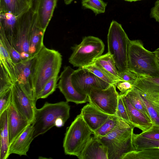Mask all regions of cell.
I'll use <instances>...</instances> for the list:
<instances>
[{
  "label": "cell",
  "instance_id": "obj_1",
  "mask_svg": "<svg viewBox=\"0 0 159 159\" xmlns=\"http://www.w3.org/2000/svg\"><path fill=\"white\" fill-rule=\"evenodd\" d=\"M62 62V56L58 51L44 45L34 57L31 77L36 101L46 83L53 77L58 75Z\"/></svg>",
  "mask_w": 159,
  "mask_h": 159
},
{
  "label": "cell",
  "instance_id": "obj_2",
  "mask_svg": "<svg viewBox=\"0 0 159 159\" xmlns=\"http://www.w3.org/2000/svg\"><path fill=\"white\" fill-rule=\"evenodd\" d=\"M128 69L138 76L159 77V63L155 54L145 48L139 40H129Z\"/></svg>",
  "mask_w": 159,
  "mask_h": 159
},
{
  "label": "cell",
  "instance_id": "obj_3",
  "mask_svg": "<svg viewBox=\"0 0 159 159\" xmlns=\"http://www.w3.org/2000/svg\"><path fill=\"white\" fill-rule=\"evenodd\" d=\"M134 128L120 119L111 133L103 137H97L107 148L108 159H120L125 153L134 150L132 143Z\"/></svg>",
  "mask_w": 159,
  "mask_h": 159
},
{
  "label": "cell",
  "instance_id": "obj_4",
  "mask_svg": "<svg viewBox=\"0 0 159 159\" xmlns=\"http://www.w3.org/2000/svg\"><path fill=\"white\" fill-rule=\"evenodd\" d=\"M70 106L67 101L52 103L46 102L39 109L36 108L32 124L34 139L55 126L56 120L62 118L65 122L70 117Z\"/></svg>",
  "mask_w": 159,
  "mask_h": 159
},
{
  "label": "cell",
  "instance_id": "obj_5",
  "mask_svg": "<svg viewBox=\"0 0 159 159\" xmlns=\"http://www.w3.org/2000/svg\"><path fill=\"white\" fill-rule=\"evenodd\" d=\"M129 40L121 25L113 20L107 35L108 52L113 57L119 73L129 69L128 51Z\"/></svg>",
  "mask_w": 159,
  "mask_h": 159
},
{
  "label": "cell",
  "instance_id": "obj_6",
  "mask_svg": "<svg viewBox=\"0 0 159 159\" xmlns=\"http://www.w3.org/2000/svg\"><path fill=\"white\" fill-rule=\"evenodd\" d=\"M94 134L81 114L78 115L66 129L63 141L66 155L78 157Z\"/></svg>",
  "mask_w": 159,
  "mask_h": 159
},
{
  "label": "cell",
  "instance_id": "obj_7",
  "mask_svg": "<svg viewBox=\"0 0 159 159\" xmlns=\"http://www.w3.org/2000/svg\"><path fill=\"white\" fill-rule=\"evenodd\" d=\"M105 45L98 37L89 36L84 37L81 43L71 47L72 52L69 62L74 67H83L93 63L102 55Z\"/></svg>",
  "mask_w": 159,
  "mask_h": 159
},
{
  "label": "cell",
  "instance_id": "obj_8",
  "mask_svg": "<svg viewBox=\"0 0 159 159\" xmlns=\"http://www.w3.org/2000/svg\"><path fill=\"white\" fill-rule=\"evenodd\" d=\"M116 88L111 84L104 89L93 88L88 95L89 102L109 115H115L119 96Z\"/></svg>",
  "mask_w": 159,
  "mask_h": 159
},
{
  "label": "cell",
  "instance_id": "obj_9",
  "mask_svg": "<svg viewBox=\"0 0 159 159\" xmlns=\"http://www.w3.org/2000/svg\"><path fill=\"white\" fill-rule=\"evenodd\" d=\"M35 13L30 8L18 16L16 28L11 44L20 56L26 53L30 54V39Z\"/></svg>",
  "mask_w": 159,
  "mask_h": 159
},
{
  "label": "cell",
  "instance_id": "obj_10",
  "mask_svg": "<svg viewBox=\"0 0 159 159\" xmlns=\"http://www.w3.org/2000/svg\"><path fill=\"white\" fill-rule=\"evenodd\" d=\"M71 80L77 92L87 95L93 88L104 89L111 85L84 67L75 70L72 74Z\"/></svg>",
  "mask_w": 159,
  "mask_h": 159
},
{
  "label": "cell",
  "instance_id": "obj_11",
  "mask_svg": "<svg viewBox=\"0 0 159 159\" xmlns=\"http://www.w3.org/2000/svg\"><path fill=\"white\" fill-rule=\"evenodd\" d=\"M75 70L70 66H66L59 77L57 88L64 96L66 101L77 104L89 102L88 95L80 93L74 88L71 77Z\"/></svg>",
  "mask_w": 159,
  "mask_h": 159
},
{
  "label": "cell",
  "instance_id": "obj_12",
  "mask_svg": "<svg viewBox=\"0 0 159 159\" xmlns=\"http://www.w3.org/2000/svg\"><path fill=\"white\" fill-rule=\"evenodd\" d=\"M34 57L15 63V73L16 83L29 97L36 103L31 77Z\"/></svg>",
  "mask_w": 159,
  "mask_h": 159
},
{
  "label": "cell",
  "instance_id": "obj_13",
  "mask_svg": "<svg viewBox=\"0 0 159 159\" xmlns=\"http://www.w3.org/2000/svg\"><path fill=\"white\" fill-rule=\"evenodd\" d=\"M12 102L18 111L30 124L33 123L36 103L20 89L17 84L12 87Z\"/></svg>",
  "mask_w": 159,
  "mask_h": 159
},
{
  "label": "cell",
  "instance_id": "obj_14",
  "mask_svg": "<svg viewBox=\"0 0 159 159\" xmlns=\"http://www.w3.org/2000/svg\"><path fill=\"white\" fill-rule=\"evenodd\" d=\"M7 109L10 145L31 124L18 111L12 102Z\"/></svg>",
  "mask_w": 159,
  "mask_h": 159
},
{
  "label": "cell",
  "instance_id": "obj_15",
  "mask_svg": "<svg viewBox=\"0 0 159 159\" xmlns=\"http://www.w3.org/2000/svg\"><path fill=\"white\" fill-rule=\"evenodd\" d=\"M119 94L122 99L132 127L140 129L142 132L152 127L153 124L152 122L133 106L123 92H120Z\"/></svg>",
  "mask_w": 159,
  "mask_h": 159
},
{
  "label": "cell",
  "instance_id": "obj_16",
  "mask_svg": "<svg viewBox=\"0 0 159 159\" xmlns=\"http://www.w3.org/2000/svg\"><path fill=\"white\" fill-rule=\"evenodd\" d=\"M80 114L86 124L93 132L102 125L110 115L89 102L81 109Z\"/></svg>",
  "mask_w": 159,
  "mask_h": 159
},
{
  "label": "cell",
  "instance_id": "obj_17",
  "mask_svg": "<svg viewBox=\"0 0 159 159\" xmlns=\"http://www.w3.org/2000/svg\"><path fill=\"white\" fill-rule=\"evenodd\" d=\"M34 128L32 124L29 125L24 131L10 145L9 156L11 154L27 156L30 144L34 139Z\"/></svg>",
  "mask_w": 159,
  "mask_h": 159
},
{
  "label": "cell",
  "instance_id": "obj_18",
  "mask_svg": "<svg viewBox=\"0 0 159 159\" xmlns=\"http://www.w3.org/2000/svg\"><path fill=\"white\" fill-rule=\"evenodd\" d=\"M78 158L79 159H108L107 149L97 137L93 135Z\"/></svg>",
  "mask_w": 159,
  "mask_h": 159
},
{
  "label": "cell",
  "instance_id": "obj_19",
  "mask_svg": "<svg viewBox=\"0 0 159 159\" xmlns=\"http://www.w3.org/2000/svg\"><path fill=\"white\" fill-rule=\"evenodd\" d=\"M58 0H40L37 13L39 27L45 32L52 16Z\"/></svg>",
  "mask_w": 159,
  "mask_h": 159
},
{
  "label": "cell",
  "instance_id": "obj_20",
  "mask_svg": "<svg viewBox=\"0 0 159 159\" xmlns=\"http://www.w3.org/2000/svg\"><path fill=\"white\" fill-rule=\"evenodd\" d=\"M45 32L39 26L37 15L35 13L32 29L31 31L29 53L32 57L35 56L44 45L43 39Z\"/></svg>",
  "mask_w": 159,
  "mask_h": 159
},
{
  "label": "cell",
  "instance_id": "obj_21",
  "mask_svg": "<svg viewBox=\"0 0 159 159\" xmlns=\"http://www.w3.org/2000/svg\"><path fill=\"white\" fill-rule=\"evenodd\" d=\"M134 86L144 97L159 93V77L138 76Z\"/></svg>",
  "mask_w": 159,
  "mask_h": 159
},
{
  "label": "cell",
  "instance_id": "obj_22",
  "mask_svg": "<svg viewBox=\"0 0 159 159\" xmlns=\"http://www.w3.org/2000/svg\"><path fill=\"white\" fill-rule=\"evenodd\" d=\"M0 159H7L9 156L10 146L8 122V109L0 115Z\"/></svg>",
  "mask_w": 159,
  "mask_h": 159
},
{
  "label": "cell",
  "instance_id": "obj_23",
  "mask_svg": "<svg viewBox=\"0 0 159 159\" xmlns=\"http://www.w3.org/2000/svg\"><path fill=\"white\" fill-rule=\"evenodd\" d=\"M30 8L28 0H0V13L18 16Z\"/></svg>",
  "mask_w": 159,
  "mask_h": 159
},
{
  "label": "cell",
  "instance_id": "obj_24",
  "mask_svg": "<svg viewBox=\"0 0 159 159\" xmlns=\"http://www.w3.org/2000/svg\"><path fill=\"white\" fill-rule=\"evenodd\" d=\"M93 63L102 67L116 82L123 80L120 76L113 57L108 52L98 57Z\"/></svg>",
  "mask_w": 159,
  "mask_h": 159
},
{
  "label": "cell",
  "instance_id": "obj_25",
  "mask_svg": "<svg viewBox=\"0 0 159 159\" xmlns=\"http://www.w3.org/2000/svg\"><path fill=\"white\" fill-rule=\"evenodd\" d=\"M19 16L10 13H0V26L2 28L10 43L16 28Z\"/></svg>",
  "mask_w": 159,
  "mask_h": 159
},
{
  "label": "cell",
  "instance_id": "obj_26",
  "mask_svg": "<svg viewBox=\"0 0 159 159\" xmlns=\"http://www.w3.org/2000/svg\"><path fill=\"white\" fill-rule=\"evenodd\" d=\"M120 159H159V148L131 151L124 154Z\"/></svg>",
  "mask_w": 159,
  "mask_h": 159
},
{
  "label": "cell",
  "instance_id": "obj_27",
  "mask_svg": "<svg viewBox=\"0 0 159 159\" xmlns=\"http://www.w3.org/2000/svg\"><path fill=\"white\" fill-rule=\"evenodd\" d=\"M0 64L5 69L13 84L16 83L15 73V64L8 52L0 42Z\"/></svg>",
  "mask_w": 159,
  "mask_h": 159
},
{
  "label": "cell",
  "instance_id": "obj_28",
  "mask_svg": "<svg viewBox=\"0 0 159 159\" xmlns=\"http://www.w3.org/2000/svg\"><path fill=\"white\" fill-rule=\"evenodd\" d=\"M123 93L133 106L152 122L146 107L138 90L134 87L132 89Z\"/></svg>",
  "mask_w": 159,
  "mask_h": 159
},
{
  "label": "cell",
  "instance_id": "obj_29",
  "mask_svg": "<svg viewBox=\"0 0 159 159\" xmlns=\"http://www.w3.org/2000/svg\"><path fill=\"white\" fill-rule=\"evenodd\" d=\"M120 119L115 115H110L104 123L94 132L93 135L97 137H102L107 135L115 128Z\"/></svg>",
  "mask_w": 159,
  "mask_h": 159
},
{
  "label": "cell",
  "instance_id": "obj_30",
  "mask_svg": "<svg viewBox=\"0 0 159 159\" xmlns=\"http://www.w3.org/2000/svg\"><path fill=\"white\" fill-rule=\"evenodd\" d=\"M132 143L134 150H138L152 148H159V140H153L141 137L133 133Z\"/></svg>",
  "mask_w": 159,
  "mask_h": 159
},
{
  "label": "cell",
  "instance_id": "obj_31",
  "mask_svg": "<svg viewBox=\"0 0 159 159\" xmlns=\"http://www.w3.org/2000/svg\"><path fill=\"white\" fill-rule=\"evenodd\" d=\"M91 72L97 76L110 84L117 82L107 72L98 65L93 63L83 67Z\"/></svg>",
  "mask_w": 159,
  "mask_h": 159
},
{
  "label": "cell",
  "instance_id": "obj_32",
  "mask_svg": "<svg viewBox=\"0 0 159 159\" xmlns=\"http://www.w3.org/2000/svg\"><path fill=\"white\" fill-rule=\"evenodd\" d=\"M0 42L4 47L15 63L22 61L20 54L11 44L2 28L0 26Z\"/></svg>",
  "mask_w": 159,
  "mask_h": 159
},
{
  "label": "cell",
  "instance_id": "obj_33",
  "mask_svg": "<svg viewBox=\"0 0 159 159\" xmlns=\"http://www.w3.org/2000/svg\"><path fill=\"white\" fill-rule=\"evenodd\" d=\"M81 4L84 8L92 10L96 15L105 12L107 3L102 0H82Z\"/></svg>",
  "mask_w": 159,
  "mask_h": 159
},
{
  "label": "cell",
  "instance_id": "obj_34",
  "mask_svg": "<svg viewBox=\"0 0 159 159\" xmlns=\"http://www.w3.org/2000/svg\"><path fill=\"white\" fill-rule=\"evenodd\" d=\"M58 80V75L54 76L51 78L46 83L39 93L37 99L46 98L52 94L57 88V82Z\"/></svg>",
  "mask_w": 159,
  "mask_h": 159
},
{
  "label": "cell",
  "instance_id": "obj_35",
  "mask_svg": "<svg viewBox=\"0 0 159 159\" xmlns=\"http://www.w3.org/2000/svg\"><path fill=\"white\" fill-rule=\"evenodd\" d=\"M0 95L10 90L13 84L10 76L2 65H0Z\"/></svg>",
  "mask_w": 159,
  "mask_h": 159
},
{
  "label": "cell",
  "instance_id": "obj_36",
  "mask_svg": "<svg viewBox=\"0 0 159 159\" xmlns=\"http://www.w3.org/2000/svg\"><path fill=\"white\" fill-rule=\"evenodd\" d=\"M115 115L119 119L125 121L132 126L123 100L120 95Z\"/></svg>",
  "mask_w": 159,
  "mask_h": 159
},
{
  "label": "cell",
  "instance_id": "obj_37",
  "mask_svg": "<svg viewBox=\"0 0 159 159\" xmlns=\"http://www.w3.org/2000/svg\"><path fill=\"white\" fill-rule=\"evenodd\" d=\"M139 93L141 98L146 107L153 125L159 126V113L139 92Z\"/></svg>",
  "mask_w": 159,
  "mask_h": 159
},
{
  "label": "cell",
  "instance_id": "obj_38",
  "mask_svg": "<svg viewBox=\"0 0 159 159\" xmlns=\"http://www.w3.org/2000/svg\"><path fill=\"white\" fill-rule=\"evenodd\" d=\"M12 88L8 91L0 95V115L7 109L12 101Z\"/></svg>",
  "mask_w": 159,
  "mask_h": 159
},
{
  "label": "cell",
  "instance_id": "obj_39",
  "mask_svg": "<svg viewBox=\"0 0 159 159\" xmlns=\"http://www.w3.org/2000/svg\"><path fill=\"white\" fill-rule=\"evenodd\" d=\"M137 134L141 137L147 139L159 140V126L153 125L149 130Z\"/></svg>",
  "mask_w": 159,
  "mask_h": 159
},
{
  "label": "cell",
  "instance_id": "obj_40",
  "mask_svg": "<svg viewBox=\"0 0 159 159\" xmlns=\"http://www.w3.org/2000/svg\"><path fill=\"white\" fill-rule=\"evenodd\" d=\"M120 76L124 81L129 82L134 84L138 75L129 69L121 73H119Z\"/></svg>",
  "mask_w": 159,
  "mask_h": 159
},
{
  "label": "cell",
  "instance_id": "obj_41",
  "mask_svg": "<svg viewBox=\"0 0 159 159\" xmlns=\"http://www.w3.org/2000/svg\"><path fill=\"white\" fill-rule=\"evenodd\" d=\"M116 86L121 92H125L133 89L134 84L132 83L125 81L117 82L115 84Z\"/></svg>",
  "mask_w": 159,
  "mask_h": 159
},
{
  "label": "cell",
  "instance_id": "obj_42",
  "mask_svg": "<svg viewBox=\"0 0 159 159\" xmlns=\"http://www.w3.org/2000/svg\"><path fill=\"white\" fill-rule=\"evenodd\" d=\"M150 16L159 23V0H157L154 6L151 9Z\"/></svg>",
  "mask_w": 159,
  "mask_h": 159
},
{
  "label": "cell",
  "instance_id": "obj_43",
  "mask_svg": "<svg viewBox=\"0 0 159 159\" xmlns=\"http://www.w3.org/2000/svg\"><path fill=\"white\" fill-rule=\"evenodd\" d=\"M30 7L34 12H36L40 0H28Z\"/></svg>",
  "mask_w": 159,
  "mask_h": 159
},
{
  "label": "cell",
  "instance_id": "obj_44",
  "mask_svg": "<svg viewBox=\"0 0 159 159\" xmlns=\"http://www.w3.org/2000/svg\"><path fill=\"white\" fill-rule=\"evenodd\" d=\"M64 2L66 5L70 4L73 0H64Z\"/></svg>",
  "mask_w": 159,
  "mask_h": 159
},
{
  "label": "cell",
  "instance_id": "obj_45",
  "mask_svg": "<svg viewBox=\"0 0 159 159\" xmlns=\"http://www.w3.org/2000/svg\"><path fill=\"white\" fill-rule=\"evenodd\" d=\"M154 53L155 54V55L156 56V57H157V60L158 61L159 63V54L157 53Z\"/></svg>",
  "mask_w": 159,
  "mask_h": 159
},
{
  "label": "cell",
  "instance_id": "obj_46",
  "mask_svg": "<svg viewBox=\"0 0 159 159\" xmlns=\"http://www.w3.org/2000/svg\"><path fill=\"white\" fill-rule=\"evenodd\" d=\"M154 53H156L159 54V48L153 52Z\"/></svg>",
  "mask_w": 159,
  "mask_h": 159
},
{
  "label": "cell",
  "instance_id": "obj_47",
  "mask_svg": "<svg viewBox=\"0 0 159 159\" xmlns=\"http://www.w3.org/2000/svg\"><path fill=\"white\" fill-rule=\"evenodd\" d=\"M126 1L129 2H135L138 1H140L141 0H124Z\"/></svg>",
  "mask_w": 159,
  "mask_h": 159
}]
</instances>
